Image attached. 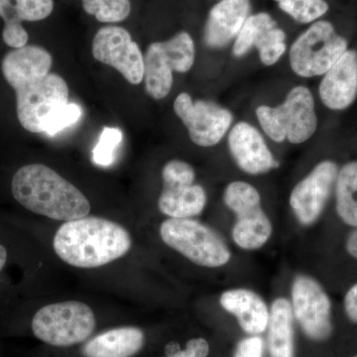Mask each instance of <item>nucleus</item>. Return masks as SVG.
Returning <instances> with one entry per match:
<instances>
[{
	"mask_svg": "<svg viewBox=\"0 0 357 357\" xmlns=\"http://www.w3.org/2000/svg\"><path fill=\"white\" fill-rule=\"evenodd\" d=\"M344 309L349 319L357 323V284L347 291L344 298Z\"/></svg>",
	"mask_w": 357,
	"mask_h": 357,
	"instance_id": "31",
	"label": "nucleus"
},
{
	"mask_svg": "<svg viewBox=\"0 0 357 357\" xmlns=\"http://www.w3.org/2000/svg\"><path fill=\"white\" fill-rule=\"evenodd\" d=\"M173 107L192 143L199 147L218 144L234 124V114L227 107L211 100H194L187 93L176 98Z\"/></svg>",
	"mask_w": 357,
	"mask_h": 357,
	"instance_id": "10",
	"label": "nucleus"
},
{
	"mask_svg": "<svg viewBox=\"0 0 357 357\" xmlns=\"http://www.w3.org/2000/svg\"><path fill=\"white\" fill-rule=\"evenodd\" d=\"M250 13V0H220L208 13L204 43L211 49L225 48L236 40Z\"/></svg>",
	"mask_w": 357,
	"mask_h": 357,
	"instance_id": "17",
	"label": "nucleus"
},
{
	"mask_svg": "<svg viewBox=\"0 0 357 357\" xmlns=\"http://www.w3.org/2000/svg\"><path fill=\"white\" fill-rule=\"evenodd\" d=\"M53 0H0V17L4 21L2 38L14 49L27 44L28 33L23 21L46 20L53 13Z\"/></svg>",
	"mask_w": 357,
	"mask_h": 357,
	"instance_id": "18",
	"label": "nucleus"
},
{
	"mask_svg": "<svg viewBox=\"0 0 357 357\" xmlns=\"http://www.w3.org/2000/svg\"><path fill=\"white\" fill-rule=\"evenodd\" d=\"M144 340V333L135 326L112 328L91 338L82 352L84 357H133Z\"/></svg>",
	"mask_w": 357,
	"mask_h": 357,
	"instance_id": "21",
	"label": "nucleus"
},
{
	"mask_svg": "<svg viewBox=\"0 0 357 357\" xmlns=\"http://www.w3.org/2000/svg\"><path fill=\"white\" fill-rule=\"evenodd\" d=\"M96 319L91 307L79 301L47 305L35 314L31 328L35 337L52 347L82 344L95 332Z\"/></svg>",
	"mask_w": 357,
	"mask_h": 357,
	"instance_id": "5",
	"label": "nucleus"
},
{
	"mask_svg": "<svg viewBox=\"0 0 357 357\" xmlns=\"http://www.w3.org/2000/svg\"><path fill=\"white\" fill-rule=\"evenodd\" d=\"M220 305L225 311L236 316L241 328L248 335L265 332L269 321L266 303L258 294L248 289L225 291L220 297Z\"/></svg>",
	"mask_w": 357,
	"mask_h": 357,
	"instance_id": "19",
	"label": "nucleus"
},
{
	"mask_svg": "<svg viewBox=\"0 0 357 357\" xmlns=\"http://www.w3.org/2000/svg\"><path fill=\"white\" fill-rule=\"evenodd\" d=\"M223 202L236 215L232 238L244 250L261 248L272 234V225L261 208V196L256 188L243 181L230 183Z\"/></svg>",
	"mask_w": 357,
	"mask_h": 357,
	"instance_id": "9",
	"label": "nucleus"
},
{
	"mask_svg": "<svg viewBox=\"0 0 357 357\" xmlns=\"http://www.w3.org/2000/svg\"><path fill=\"white\" fill-rule=\"evenodd\" d=\"M286 39V33L270 14H251L234 41L232 54L236 58H243L256 48L262 64L271 67L287 50Z\"/></svg>",
	"mask_w": 357,
	"mask_h": 357,
	"instance_id": "14",
	"label": "nucleus"
},
{
	"mask_svg": "<svg viewBox=\"0 0 357 357\" xmlns=\"http://www.w3.org/2000/svg\"><path fill=\"white\" fill-rule=\"evenodd\" d=\"M319 98L328 109L344 110L357 96V52L347 50L324 75L319 84Z\"/></svg>",
	"mask_w": 357,
	"mask_h": 357,
	"instance_id": "16",
	"label": "nucleus"
},
{
	"mask_svg": "<svg viewBox=\"0 0 357 357\" xmlns=\"http://www.w3.org/2000/svg\"><path fill=\"white\" fill-rule=\"evenodd\" d=\"M196 48L191 35L178 32L164 42L148 46L144 55V82L148 96L163 100L170 93L173 73L185 74L194 66Z\"/></svg>",
	"mask_w": 357,
	"mask_h": 357,
	"instance_id": "7",
	"label": "nucleus"
},
{
	"mask_svg": "<svg viewBox=\"0 0 357 357\" xmlns=\"http://www.w3.org/2000/svg\"><path fill=\"white\" fill-rule=\"evenodd\" d=\"M263 340L259 337L244 338L237 345L234 357H262Z\"/></svg>",
	"mask_w": 357,
	"mask_h": 357,
	"instance_id": "30",
	"label": "nucleus"
},
{
	"mask_svg": "<svg viewBox=\"0 0 357 357\" xmlns=\"http://www.w3.org/2000/svg\"><path fill=\"white\" fill-rule=\"evenodd\" d=\"M52 66L51 54L35 45L13 49L2 60L4 79L15 91L18 121L29 132L43 134L51 115L69 103V86L50 72Z\"/></svg>",
	"mask_w": 357,
	"mask_h": 357,
	"instance_id": "1",
	"label": "nucleus"
},
{
	"mask_svg": "<svg viewBox=\"0 0 357 357\" xmlns=\"http://www.w3.org/2000/svg\"><path fill=\"white\" fill-rule=\"evenodd\" d=\"M268 347L271 357H294L293 311L285 298L274 301L268 321Z\"/></svg>",
	"mask_w": 357,
	"mask_h": 357,
	"instance_id": "22",
	"label": "nucleus"
},
{
	"mask_svg": "<svg viewBox=\"0 0 357 357\" xmlns=\"http://www.w3.org/2000/svg\"><path fill=\"white\" fill-rule=\"evenodd\" d=\"M14 199L36 215L70 222L86 217L88 198L72 183L43 164L21 167L11 182Z\"/></svg>",
	"mask_w": 357,
	"mask_h": 357,
	"instance_id": "3",
	"label": "nucleus"
},
{
	"mask_svg": "<svg viewBox=\"0 0 357 357\" xmlns=\"http://www.w3.org/2000/svg\"><path fill=\"white\" fill-rule=\"evenodd\" d=\"M163 183H194L196 173L187 162L174 159L165 164L162 170Z\"/></svg>",
	"mask_w": 357,
	"mask_h": 357,
	"instance_id": "28",
	"label": "nucleus"
},
{
	"mask_svg": "<svg viewBox=\"0 0 357 357\" xmlns=\"http://www.w3.org/2000/svg\"><path fill=\"white\" fill-rule=\"evenodd\" d=\"M356 357H357V356H356Z\"/></svg>",
	"mask_w": 357,
	"mask_h": 357,
	"instance_id": "34",
	"label": "nucleus"
},
{
	"mask_svg": "<svg viewBox=\"0 0 357 357\" xmlns=\"http://www.w3.org/2000/svg\"><path fill=\"white\" fill-rule=\"evenodd\" d=\"M7 260V250L3 245L0 244V272L3 269L4 265H6Z\"/></svg>",
	"mask_w": 357,
	"mask_h": 357,
	"instance_id": "33",
	"label": "nucleus"
},
{
	"mask_svg": "<svg viewBox=\"0 0 357 357\" xmlns=\"http://www.w3.org/2000/svg\"><path fill=\"white\" fill-rule=\"evenodd\" d=\"M206 204V191L195 183H163L158 208L171 218H191L199 215Z\"/></svg>",
	"mask_w": 357,
	"mask_h": 357,
	"instance_id": "20",
	"label": "nucleus"
},
{
	"mask_svg": "<svg viewBox=\"0 0 357 357\" xmlns=\"http://www.w3.org/2000/svg\"><path fill=\"white\" fill-rule=\"evenodd\" d=\"M279 8L302 24H307L319 20L328 11L326 0H274Z\"/></svg>",
	"mask_w": 357,
	"mask_h": 357,
	"instance_id": "24",
	"label": "nucleus"
},
{
	"mask_svg": "<svg viewBox=\"0 0 357 357\" xmlns=\"http://www.w3.org/2000/svg\"><path fill=\"white\" fill-rule=\"evenodd\" d=\"M84 10L102 23L121 22L131 11L129 0H82Z\"/></svg>",
	"mask_w": 357,
	"mask_h": 357,
	"instance_id": "25",
	"label": "nucleus"
},
{
	"mask_svg": "<svg viewBox=\"0 0 357 357\" xmlns=\"http://www.w3.org/2000/svg\"><path fill=\"white\" fill-rule=\"evenodd\" d=\"M131 246L130 234L119 223L88 215L61 225L53 241L54 250L63 261L84 269L119 259Z\"/></svg>",
	"mask_w": 357,
	"mask_h": 357,
	"instance_id": "2",
	"label": "nucleus"
},
{
	"mask_svg": "<svg viewBox=\"0 0 357 357\" xmlns=\"http://www.w3.org/2000/svg\"><path fill=\"white\" fill-rule=\"evenodd\" d=\"M210 345L204 338H192L185 345V349L166 357H208Z\"/></svg>",
	"mask_w": 357,
	"mask_h": 357,
	"instance_id": "29",
	"label": "nucleus"
},
{
	"mask_svg": "<svg viewBox=\"0 0 357 357\" xmlns=\"http://www.w3.org/2000/svg\"><path fill=\"white\" fill-rule=\"evenodd\" d=\"M82 116V109L77 103H68L64 107L52 114L44 126L46 135L54 136L73 124L77 123Z\"/></svg>",
	"mask_w": 357,
	"mask_h": 357,
	"instance_id": "27",
	"label": "nucleus"
},
{
	"mask_svg": "<svg viewBox=\"0 0 357 357\" xmlns=\"http://www.w3.org/2000/svg\"><path fill=\"white\" fill-rule=\"evenodd\" d=\"M122 138H123V135H122L121 129L116 128H103L102 132L98 138V144L93 148V163L102 167L112 165L115 159V152L121 144Z\"/></svg>",
	"mask_w": 357,
	"mask_h": 357,
	"instance_id": "26",
	"label": "nucleus"
},
{
	"mask_svg": "<svg viewBox=\"0 0 357 357\" xmlns=\"http://www.w3.org/2000/svg\"><path fill=\"white\" fill-rule=\"evenodd\" d=\"M335 188L338 217L345 225L357 227V161L338 170Z\"/></svg>",
	"mask_w": 357,
	"mask_h": 357,
	"instance_id": "23",
	"label": "nucleus"
},
{
	"mask_svg": "<svg viewBox=\"0 0 357 357\" xmlns=\"http://www.w3.org/2000/svg\"><path fill=\"white\" fill-rule=\"evenodd\" d=\"M160 236L169 248L199 266H223L231 257L213 230L192 218H168L160 227Z\"/></svg>",
	"mask_w": 357,
	"mask_h": 357,
	"instance_id": "8",
	"label": "nucleus"
},
{
	"mask_svg": "<svg viewBox=\"0 0 357 357\" xmlns=\"http://www.w3.org/2000/svg\"><path fill=\"white\" fill-rule=\"evenodd\" d=\"M255 114L260 128L276 143L288 140L292 144H302L318 129L314 96L305 86H294L277 107L259 105Z\"/></svg>",
	"mask_w": 357,
	"mask_h": 357,
	"instance_id": "4",
	"label": "nucleus"
},
{
	"mask_svg": "<svg viewBox=\"0 0 357 357\" xmlns=\"http://www.w3.org/2000/svg\"><path fill=\"white\" fill-rule=\"evenodd\" d=\"M227 145L236 165L249 175H261L278 167L261 132L248 121L232 126Z\"/></svg>",
	"mask_w": 357,
	"mask_h": 357,
	"instance_id": "15",
	"label": "nucleus"
},
{
	"mask_svg": "<svg viewBox=\"0 0 357 357\" xmlns=\"http://www.w3.org/2000/svg\"><path fill=\"white\" fill-rule=\"evenodd\" d=\"M291 306L294 317L307 337L325 340L332 335V304L318 281L307 275L296 277Z\"/></svg>",
	"mask_w": 357,
	"mask_h": 357,
	"instance_id": "11",
	"label": "nucleus"
},
{
	"mask_svg": "<svg viewBox=\"0 0 357 357\" xmlns=\"http://www.w3.org/2000/svg\"><path fill=\"white\" fill-rule=\"evenodd\" d=\"M337 174V164L332 160H325L295 185L291 192L290 206L301 225H311L321 217L335 185Z\"/></svg>",
	"mask_w": 357,
	"mask_h": 357,
	"instance_id": "13",
	"label": "nucleus"
},
{
	"mask_svg": "<svg viewBox=\"0 0 357 357\" xmlns=\"http://www.w3.org/2000/svg\"><path fill=\"white\" fill-rule=\"evenodd\" d=\"M347 250L349 255L357 259V229L354 230L347 238Z\"/></svg>",
	"mask_w": 357,
	"mask_h": 357,
	"instance_id": "32",
	"label": "nucleus"
},
{
	"mask_svg": "<svg viewBox=\"0 0 357 357\" xmlns=\"http://www.w3.org/2000/svg\"><path fill=\"white\" fill-rule=\"evenodd\" d=\"M93 56L98 62L119 70L129 84H139L144 79V55L124 28H100L93 38Z\"/></svg>",
	"mask_w": 357,
	"mask_h": 357,
	"instance_id": "12",
	"label": "nucleus"
},
{
	"mask_svg": "<svg viewBox=\"0 0 357 357\" xmlns=\"http://www.w3.org/2000/svg\"><path fill=\"white\" fill-rule=\"evenodd\" d=\"M347 50V39L337 34L332 23L317 20L294 41L289 63L297 76L311 79L324 76Z\"/></svg>",
	"mask_w": 357,
	"mask_h": 357,
	"instance_id": "6",
	"label": "nucleus"
}]
</instances>
